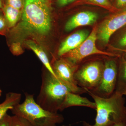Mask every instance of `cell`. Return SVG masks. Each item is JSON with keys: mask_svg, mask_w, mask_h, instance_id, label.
I'll return each mask as SVG.
<instances>
[{"mask_svg": "<svg viewBox=\"0 0 126 126\" xmlns=\"http://www.w3.org/2000/svg\"><path fill=\"white\" fill-rule=\"evenodd\" d=\"M20 27L28 34L45 35L49 33L52 20L46 0H24Z\"/></svg>", "mask_w": 126, "mask_h": 126, "instance_id": "cell-1", "label": "cell"}, {"mask_svg": "<svg viewBox=\"0 0 126 126\" xmlns=\"http://www.w3.org/2000/svg\"><path fill=\"white\" fill-rule=\"evenodd\" d=\"M87 93L96 104L97 114L94 124L83 121V126H112L126 123V107L123 96L114 92L109 97L103 98Z\"/></svg>", "mask_w": 126, "mask_h": 126, "instance_id": "cell-2", "label": "cell"}, {"mask_svg": "<svg viewBox=\"0 0 126 126\" xmlns=\"http://www.w3.org/2000/svg\"><path fill=\"white\" fill-rule=\"evenodd\" d=\"M45 69L36 102L45 110L57 113L60 111L68 93L72 92L45 67Z\"/></svg>", "mask_w": 126, "mask_h": 126, "instance_id": "cell-3", "label": "cell"}, {"mask_svg": "<svg viewBox=\"0 0 126 126\" xmlns=\"http://www.w3.org/2000/svg\"><path fill=\"white\" fill-rule=\"evenodd\" d=\"M14 115L23 118L33 126H56L63 122L61 114L51 112L42 108L37 103L34 95L25 93V99L11 110Z\"/></svg>", "mask_w": 126, "mask_h": 126, "instance_id": "cell-4", "label": "cell"}, {"mask_svg": "<svg viewBox=\"0 0 126 126\" xmlns=\"http://www.w3.org/2000/svg\"><path fill=\"white\" fill-rule=\"evenodd\" d=\"M104 62L99 60H91L78 68L74 77L77 85L92 92L99 85L103 72Z\"/></svg>", "mask_w": 126, "mask_h": 126, "instance_id": "cell-5", "label": "cell"}, {"mask_svg": "<svg viewBox=\"0 0 126 126\" xmlns=\"http://www.w3.org/2000/svg\"><path fill=\"white\" fill-rule=\"evenodd\" d=\"M97 29L95 26L87 38L79 46L61 57L65 58L75 65H78L86 58L93 55H102L111 57L118 56L117 55L102 51L97 48L96 45L97 39Z\"/></svg>", "mask_w": 126, "mask_h": 126, "instance_id": "cell-6", "label": "cell"}, {"mask_svg": "<svg viewBox=\"0 0 126 126\" xmlns=\"http://www.w3.org/2000/svg\"><path fill=\"white\" fill-rule=\"evenodd\" d=\"M52 67L56 78L67 87L72 93L80 94L87 93L83 88L77 85L74 75L78 65H75L63 57L55 60Z\"/></svg>", "mask_w": 126, "mask_h": 126, "instance_id": "cell-7", "label": "cell"}, {"mask_svg": "<svg viewBox=\"0 0 126 126\" xmlns=\"http://www.w3.org/2000/svg\"><path fill=\"white\" fill-rule=\"evenodd\" d=\"M118 63L114 59L104 61L103 72L99 85L92 92L88 91L103 98L110 97L115 92L118 73Z\"/></svg>", "mask_w": 126, "mask_h": 126, "instance_id": "cell-8", "label": "cell"}, {"mask_svg": "<svg viewBox=\"0 0 126 126\" xmlns=\"http://www.w3.org/2000/svg\"><path fill=\"white\" fill-rule=\"evenodd\" d=\"M126 25V9L110 16L101 23L97 29V39L107 44L113 34Z\"/></svg>", "mask_w": 126, "mask_h": 126, "instance_id": "cell-9", "label": "cell"}, {"mask_svg": "<svg viewBox=\"0 0 126 126\" xmlns=\"http://www.w3.org/2000/svg\"><path fill=\"white\" fill-rule=\"evenodd\" d=\"M97 18V15L93 12H79L68 20L65 24V30L70 31L80 26L92 25L96 21Z\"/></svg>", "mask_w": 126, "mask_h": 126, "instance_id": "cell-10", "label": "cell"}, {"mask_svg": "<svg viewBox=\"0 0 126 126\" xmlns=\"http://www.w3.org/2000/svg\"><path fill=\"white\" fill-rule=\"evenodd\" d=\"M89 35L88 32L83 30L77 31L68 36L59 48L58 56L60 58L77 48L86 39Z\"/></svg>", "mask_w": 126, "mask_h": 126, "instance_id": "cell-11", "label": "cell"}, {"mask_svg": "<svg viewBox=\"0 0 126 126\" xmlns=\"http://www.w3.org/2000/svg\"><path fill=\"white\" fill-rule=\"evenodd\" d=\"M74 106L87 107L94 109L96 108V104L94 102L90 101L87 98L81 96L79 94L69 92L66 96L60 111Z\"/></svg>", "mask_w": 126, "mask_h": 126, "instance_id": "cell-12", "label": "cell"}, {"mask_svg": "<svg viewBox=\"0 0 126 126\" xmlns=\"http://www.w3.org/2000/svg\"><path fill=\"white\" fill-rule=\"evenodd\" d=\"M21 94L18 93L9 92L6 94L4 101L0 104V121L7 113L9 110L20 103Z\"/></svg>", "mask_w": 126, "mask_h": 126, "instance_id": "cell-13", "label": "cell"}, {"mask_svg": "<svg viewBox=\"0 0 126 126\" xmlns=\"http://www.w3.org/2000/svg\"><path fill=\"white\" fill-rule=\"evenodd\" d=\"M120 59L115 93L123 96L126 95V59L122 57Z\"/></svg>", "mask_w": 126, "mask_h": 126, "instance_id": "cell-14", "label": "cell"}, {"mask_svg": "<svg viewBox=\"0 0 126 126\" xmlns=\"http://www.w3.org/2000/svg\"><path fill=\"white\" fill-rule=\"evenodd\" d=\"M26 44L37 55L38 58L43 63L45 67L54 76L56 77L52 69L49 57L45 50L37 44L32 41H27Z\"/></svg>", "mask_w": 126, "mask_h": 126, "instance_id": "cell-15", "label": "cell"}, {"mask_svg": "<svg viewBox=\"0 0 126 126\" xmlns=\"http://www.w3.org/2000/svg\"><path fill=\"white\" fill-rule=\"evenodd\" d=\"M4 12L8 26L10 27H13L19 20L21 15V11L6 5Z\"/></svg>", "mask_w": 126, "mask_h": 126, "instance_id": "cell-16", "label": "cell"}, {"mask_svg": "<svg viewBox=\"0 0 126 126\" xmlns=\"http://www.w3.org/2000/svg\"><path fill=\"white\" fill-rule=\"evenodd\" d=\"M11 126H33L26 119L16 115L11 116Z\"/></svg>", "mask_w": 126, "mask_h": 126, "instance_id": "cell-17", "label": "cell"}, {"mask_svg": "<svg viewBox=\"0 0 126 126\" xmlns=\"http://www.w3.org/2000/svg\"><path fill=\"white\" fill-rule=\"evenodd\" d=\"M87 1L95 5L102 6L109 10L113 9L109 0H87Z\"/></svg>", "mask_w": 126, "mask_h": 126, "instance_id": "cell-18", "label": "cell"}, {"mask_svg": "<svg viewBox=\"0 0 126 126\" xmlns=\"http://www.w3.org/2000/svg\"><path fill=\"white\" fill-rule=\"evenodd\" d=\"M24 0H7V5L21 10L24 6Z\"/></svg>", "mask_w": 126, "mask_h": 126, "instance_id": "cell-19", "label": "cell"}, {"mask_svg": "<svg viewBox=\"0 0 126 126\" xmlns=\"http://www.w3.org/2000/svg\"><path fill=\"white\" fill-rule=\"evenodd\" d=\"M11 50L12 53L16 55H18L23 53V50L19 43H14L11 46Z\"/></svg>", "mask_w": 126, "mask_h": 126, "instance_id": "cell-20", "label": "cell"}, {"mask_svg": "<svg viewBox=\"0 0 126 126\" xmlns=\"http://www.w3.org/2000/svg\"><path fill=\"white\" fill-rule=\"evenodd\" d=\"M118 46L119 47L117 49L121 51L126 49V31L121 36L118 41Z\"/></svg>", "mask_w": 126, "mask_h": 126, "instance_id": "cell-21", "label": "cell"}, {"mask_svg": "<svg viewBox=\"0 0 126 126\" xmlns=\"http://www.w3.org/2000/svg\"><path fill=\"white\" fill-rule=\"evenodd\" d=\"M11 116L7 113L0 121V126H11Z\"/></svg>", "mask_w": 126, "mask_h": 126, "instance_id": "cell-22", "label": "cell"}, {"mask_svg": "<svg viewBox=\"0 0 126 126\" xmlns=\"http://www.w3.org/2000/svg\"><path fill=\"white\" fill-rule=\"evenodd\" d=\"M116 5L118 9H126V0H116Z\"/></svg>", "mask_w": 126, "mask_h": 126, "instance_id": "cell-23", "label": "cell"}, {"mask_svg": "<svg viewBox=\"0 0 126 126\" xmlns=\"http://www.w3.org/2000/svg\"><path fill=\"white\" fill-rule=\"evenodd\" d=\"M75 0H57L58 4L61 7L65 6Z\"/></svg>", "mask_w": 126, "mask_h": 126, "instance_id": "cell-24", "label": "cell"}, {"mask_svg": "<svg viewBox=\"0 0 126 126\" xmlns=\"http://www.w3.org/2000/svg\"><path fill=\"white\" fill-rule=\"evenodd\" d=\"M6 23L5 19L2 16L0 15V31L4 29Z\"/></svg>", "mask_w": 126, "mask_h": 126, "instance_id": "cell-25", "label": "cell"}, {"mask_svg": "<svg viewBox=\"0 0 126 126\" xmlns=\"http://www.w3.org/2000/svg\"><path fill=\"white\" fill-rule=\"evenodd\" d=\"M112 126H126V123L122 122L116 124Z\"/></svg>", "mask_w": 126, "mask_h": 126, "instance_id": "cell-26", "label": "cell"}, {"mask_svg": "<svg viewBox=\"0 0 126 126\" xmlns=\"http://www.w3.org/2000/svg\"><path fill=\"white\" fill-rule=\"evenodd\" d=\"M121 51H122V52H124V55H123L124 56H123V58L126 59V49L122 50Z\"/></svg>", "mask_w": 126, "mask_h": 126, "instance_id": "cell-27", "label": "cell"}, {"mask_svg": "<svg viewBox=\"0 0 126 126\" xmlns=\"http://www.w3.org/2000/svg\"><path fill=\"white\" fill-rule=\"evenodd\" d=\"M2 2L1 0H0V9L2 8Z\"/></svg>", "mask_w": 126, "mask_h": 126, "instance_id": "cell-28", "label": "cell"}, {"mask_svg": "<svg viewBox=\"0 0 126 126\" xmlns=\"http://www.w3.org/2000/svg\"><path fill=\"white\" fill-rule=\"evenodd\" d=\"M1 93H2V91H1V89H0V96H1Z\"/></svg>", "mask_w": 126, "mask_h": 126, "instance_id": "cell-29", "label": "cell"}]
</instances>
